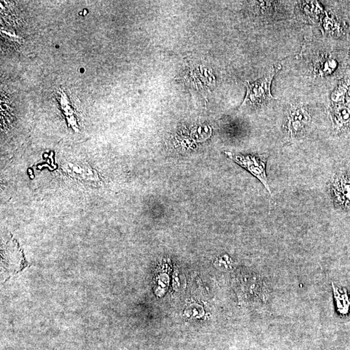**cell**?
Returning <instances> with one entry per match:
<instances>
[{
	"label": "cell",
	"mask_w": 350,
	"mask_h": 350,
	"mask_svg": "<svg viewBox=\"0 0 350 350\" xmlns=\"http://www.w3.org/2000/svg\"><path fill=\"white\" fill-rule=\"evenodd\" d=\"M226 154L232 160L237 163L243 168L250 172L252 175L256 177L267 189L268 192L272 195L269 185H268L267 173H266V162L267 158L265 156H242L236 155L232 152H227Z\"/></svg>",
	"instance_id": "7a4b0ae2"
},
{
	"label": "cell",
	"mask_w": 350,
	"mask_h": 350,
	"mask_svg": "<svg viewBox=\"0 0 350 350\" xmlns=\"http://www.w3.org/2000/svg\"><path fill=\"white\" fill-rule=\"evenodd\" d=\"M311 121V116L304 107L296 105L292 107L287 116V136L293 139L306 129Z\"/></svg>",
	"instance_id": "277c9868"
},
{
	"label": "cell",
	"mask_w": 350,
	"mask_h": 350,
	"mask_svg": "<svg viewBox=\"0 0 350 350\" xmlns=\"http://www.w3.org/2000/svg\"><path fill=\"white\" fill-rule=\"evenodd\" d=\"M335 204L343 210H350V175L337 174L331 184Z\"/></svg>",
	"instance_id": "3957f363"
},
{
	"label": "cell",
	"mask_w": 350,
	"mask_h": 350,
	"mask_svg": "<svg viewBox=\"0 0 350 350\" xmlns=\"http://www.w3.org/2000/svg\"><path fill=\"white\" fill-rule=\"evenodd\" d=\"M337 63L336 61L330 60V61L326 62L325 65H324V71L326 72L331 73L337 68Z\"/></svg>",
	"instance_id": "8992f818"
},
{
	"label": "cell",
	"mask_w": 350,
	"mask_h": 350,
	"mask_svg": "<svg viewBox=\"0 0 350 350\" xmlns=\"http://www.w3.org/2000/svg\"><path fill=\"white\" fill-rule=\"evenodd\" d=\"M280 67L272 68L267 76L252 84L248 83L247 93L241 107L263 106L275 98L270 92V87L275 74Z\"/></svg>",
	"instance_id": "6da1fadb"
},
{
	"label": "cell",
	"mask_w": 350,
	"mask_h": 350,
	"mask_svg": "<svg viewBox=\"0 0 350 350\" xmlns=\"http://www.w3.org/2000/svg\"><path fill=\"white\" fill-rule=\"evenodd\" d=\"M334 119L339 127H343L350 123V110L347 107H341L335 111Z\"/></svg>",
	"instance_id": "5b68a950"
}]
</instances>
